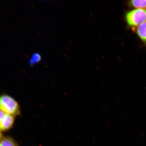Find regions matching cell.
<instances>
[{
	"label": "cell",
	"mask_w": 146,
	"mask_h": 146,
	"mask_svg": "<svg viewBox=\"0 0 146 146\" xmlns=\"http://www.w3.org/2000/svg\"><path fill=\"white\" fill-rule=\"evenodd\" d=\"M31 59L33 60L35 63L40 62L41 60V56L40 55L37 53H35L32 54Z\"/></svg>",
	"instance_id": "52a82bcc"
},
{
	"label": "cell",
	"mask_w": 146,
	"mask_h": 146,
	"mask_svg": "<svg viewBox=\"0 0 146 146\" xmlns=\"http://www.w3.org/2000/svg\"><path fill=\"white\" fill-rule=\"evenodd\" d=\"M136 31L141 40L146 43V21L138 25Z\"/></svg>",
	"instance_id": "277c9868"
},
{
	"label": "cell",
	"mask_w": 146,
	"mask_h": 146,
	"mask_svg": "<svg viewBox=\"0 0 146 146\" xmlns=\"http://www.w3.org/2000/svg\"><path fill=\"white\" fill-rule=\"evenodd\" d=\"M129 5L133 8L138 9H146V0L145 1H131Z\"/></svg>",
	"instance_id": "8992f818"
},
{
	"label": "cell",
	"mask_w": 146,
	"mask_h": 146,
	"mask_svg": "<svg viewBox=\"0 0 146 146\" xmlns=\"http://www.w3.org/2000/svg\"><path fill=\"white\" fill-rule=\"evenodd\" d=\"M29 65H30L31 66H33L35 64V63L34 62L33 60L32 59L29 60Z\"/></svg>",
	"instance_id": "ba28073f"
},
{
	"label": "cell",
	"mask_w": 146,
	"mask_h": 146,
	"mask_svg": "<svg viewBox=\"0 0 146 146\" xmlns=\"http://www.w3.org/2000/svg\"><path fill=\"white\" fill-rule=\"evenodd\" d=\"M1 137L0 146H19L13 138L9 136Z\"/></svg>",
	"instance_id": "5b68a950"
},
{
	"label": "cell",
	"mask_w": 146,
	"mask_h": 146,
	"mask_svg": "<svg viewBox=\"0 0 146 146\" xmlns=\"http://www.w3.org/2000/svg\"><path fill=\"white\" fill-rule=\"evenodd\" d=\"M1 110L14 116L21 115V109L18 102L10 96L3 94L0 98Z\"/></svg>",
	"instance_id": "6da1fadb"
},
{
	"label": "cell",
	"mask_w": 146,
	"mask_h": 146,
	"mask_svg": "<svg viewBox=\"0 0 146 146\" xmlns=\"http://www.w3.org/2000/svg\"><path fill=\"white\" fill-rule=\"evenodd\" d=\"M15 122L14 116L6 113L1 110L0 116V128L3 132L10 130L13 127Z\"/></svg>",
	"instance_id": "3957f363"
},
{
	"label": "cell",
	"mask_w": 146,
	"mask_h": 146,
	"mask_svg": "<svg viewBox=\"0 0 146 146\" xmlns=\"http://www.w3.org/2000/svg\"><path fill=\"white\" fill-rule=\"evenodd\" d=\"M125 19L127 24L133 27L146 21V9H134L127 13Z\"/></svg>",
	"instance_id": "7a4b0ae2"
}]
</instances>
